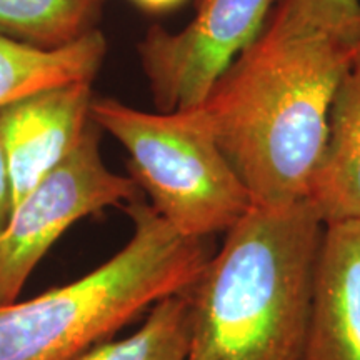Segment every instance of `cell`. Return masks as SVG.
<instances>
[{"label":"cell","instance_id":"obj_12","mask_svg":"<svg viewBox=\"0 0 360 360\" xmlns=\"http://www.w3.org/2000/svg\"><path fill=\"white\" fill-rule=\"evenodd\" d=\"M188 290L157 302L143 326L127 339L102 342L79 360H187L192 314Z\"/></svg>","mask_w":360,"mask_h":360},{"label":"cell","instance_id":"obj_5","mask_svg":"<svg viewBox=\"0 0 360 360\" xmlns=\"http://www.w3.org/2000/svg\"><path fill=\"white\" fill-rule=\"evenodd\" d=\"M98 125L12 210L0 233V305L15 302L32 270L72 224L107 207L142 199L132 177L107 169Z\"/></svg>","mask_w":360,"mask_h":360},{"label":"cell","instance_id":"obj_4","mask_svg":"<svg viewBox=\"0 0 360 360\" xmlns=\"http://www.w3.org/2000/svg\"><path fill=\"white\" fill-rule=\"evenodd\" d=\"M92 120L122 143L132 179L152 209L182 236L210 238L227 232L250 209L236 170L188 112L154 114L98 98Z\"/></svg>","mask_w":360,"mask_h":360},{"label":"cell","instance_id":"obj_13","mask_svg":"<svg viewBox=\"0 0 360 360\" xmlns=\"http://www.w3.org/2000/svg\"><path fill=\"white\" fill-rule=\"evenodd\" d=\"M276 8L295 29L360 42V0H278Z\"/></svg>","mask_w":360,"mask_h":360},{"label":"cell","instance_id":"obj_14","mask_svg":"<svg viewBox=\"0 0 360 360\" xmlns=\"http://www.w3.org/2000/svg\"><path fill=\"white\" fill-rule=\"evenodd\" d=\"M13 210L12 202V187L11 179H8L7 162L6 155H4L2 143H0V233L7 227L8 219H11Z\"/></svg>","mask_w":360,"mask_h":360},{"label":"cell","instance_id":"obj_2","mask_svg":"<svg viewBox=\"0 0 360 360\" xmlns=\"http://www.w3.org/2000/svg\"><path fill=\"white\" fill-rule=\"evenodd\" d=\"M323 229L307 199L250 205L188 290L187 360H305Z\"/></svg>","mask_w":360,"mask_h":360},{"label":"cell","instance_id":"obj_1","mask_svg":"<svg viewBox=\"0 0 360 360\" xmlns=\"http://www.w3.org/2000/svg\"><path fill=\"white\" fill-rule=\"evenodd\" d=\"M359 49L360 42L295 29L274 8L205 101L186 110L215 139L252 205L305 200L332 98Z\"/></svg>","mask_w":360,"mask_h":360},{"label":"cell","instance_id":"obj_7","mask_svg":"<svg viewBox=\"0 0 360 360\" xmlns=\"http://www.w3.org/2000/svg\"><path fill=\"white\" fill-rule=\"evenodd\" d=\"M92 82L49 87L0 109L13 209L79 146L92 122Z\"/></svg>","mask_w":360,"mask_h":360},{"label":"cell","instance_id":"obj_15","mask_svg":"<svg viewBox=\"0 0 360 360\" xmlns=\"http://www.w3.org/2000/svg\"><path fill=\"white\" fill-rule=\"evenodd\" d=\"M132 2L146 12L164 13L179 7L184 0H132Z\"/></svg>","mask_w":360,"mask_h":360},{"label":"cell","instance_id":"obj_11","mask_svg":"<svg viewBox=\"0 0 360 360\" xmlns=\"http://www.w3.org/2000/svg\"><path fill=\"white\" fill-rule=\"evenodd\" d=\"M107 0H0V35L57 51L94 32Z\"/></svg>","mask_w":360,"mask_h":360},{"label":"cell","instance_id":"obj_10","mask_svg":"<svg viewBox=\"0 0 360 360\" xmlns=\"http://www.w3.org/2000/svg\"><path fill=\"white\" fill-rule=\"evenodd\" d=\"M105 53L107 40L101 30L57 51H42L0 35V109L39 90L92 82Z\"/></svg>","mask_w":360,"mask_h":360},{"label":"cell","instance_id":"obj_9","mask_svg":"<svg viewBox=\"0 0 360 360\" xmlns=\"http://www.w3.org/2000/svg\"><path fill=\"white\" fill-rule=\"evenodd\" d=\"M305 199L323 224L360 220V49L332 98L327 142Z\"/></svg>","mask_w":360,"mask_h":360},{"label":"cell","instance_id":"obj_8","mask_svg":"<svg viewBox=\"0 0 360 360\" xmlns=\"http://www.w3.org/2000/svg\"><path fill=\"white\" fill-rule=\"evenodd\" d=\"M305 360H360V220L323 229Z\"/></svg>","mask_w":360,"mask_h":360},{"label":"cell","instance_id":"obj_6","mask_svg":"<svg viewBox=\"0 0 360 360\" xmlns=\"http://www.w3.org/2000/svg\"><path fill=\"white\" fill-rule=\"evenodd\" d=\"M278 0H199L179 32L152 25L137 45L155 107H199L236 57L262 32Z\"/></svg>","mask_w":360,"mask_h":360},{"label":"cell","instance_id":"obj_3","mask_svg":"<svg viewBox=\"0 0 360 360\" xmlns=\"http://www.w3.org/2000/svg\"><path fill=\"white\" fill-rule=\"evenodd\" d=\"M134 232L87 276L25 302L0 305V360H79L157 302L188 290L214 255L142 199L124 207Z\"/></svg>","mask_w":360,"mask_h":360}]
</instances>
